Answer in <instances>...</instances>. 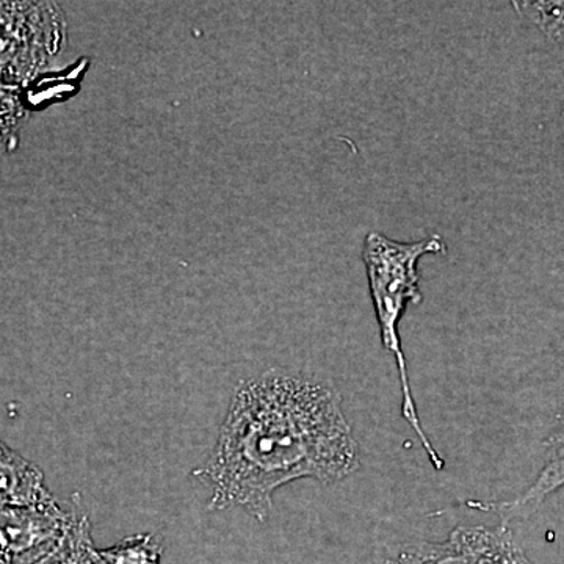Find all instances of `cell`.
<instances>
[{
    "mask_svg": "<svg viewBox=\"0 0 564 564\" xmlns=\"http://www.w3.org/2000/svg\"><path fill=\"white\" fill-rule=\"evenodd\" d=\"M0 564H11V563L7 562V560L3 558V556H0Z\"/></svg>",
    "mask_w": 564,
    "mask_h": 564,
    "instance_id": "obj_12",
    "label": "cell"
},
{
    "mask_svg": "<svg viewBox=\"0 0 564 564\" xmlns=\"http://www.w3.org/2000/svg\"><path fill=\"white\" fill-rule=\"evenodd\" d=\"M57 502L43 470L0 441V507H40Z\"/></svg>",
    "mask_w": 564,
    "mask_h": 564,
    "instance_id": "obj_7",
    "label": "cell"
},
{
    "mask_svg": "<svg viewBox=\"0 0 564 564\" xmlns=\"http://www.w3.org/2000/svg\"><path fill=\"white\" fill-rule=\"evenodd\" d=\"M99 564H162V545L152 533L132 534L98 549Z\"/></svg>",
    "mask_w": 564,
    "mask_h": 564,
    "instance_id": "obj_9",
    "label": "cell"
},
{
    "mask_svg": "<svg viewBox=\"0 0 564 564\" xmlns=\"http://www.w3.org/2000/svg\"><path fill=\"white\" fill-rule=\"evenodd\" d=\"M444 252H447V245L440 234H433L419 242L402 243L373 231L367 234L362 250L370 296H372L375 314L380 325L381 343L386 350L392 352L399 369L403 417L414 430L423 451L426 452L430 463L436 470H443L445 463L440 452L433 447L419 417L399 325L408 304H421L423 300L421 274L417 270L419 261L423 256L444 254Z\"/></svg>",
    "mask_w": 564,
    "mask_h": 564,
    "instance_id": "obj_2",
    "label": "cell"
},
{
    "mask_svg": "<svg viewBox=\"0 0 564 564\" xmlns=\"http://www.w3.org/2000/svg\"><path fill=\"white\" fill-rule=\"evenodd\" d=\"M516 11L564 46V2H514Z\"/></svg>",
    "mask_w": 564,
    "mask_h": 564,
    "instance_id": "obj_10",
    "label": "cell"
},
{
    "mask_svg": "<svg viewBox=\"0 0 564 564\" xmlns=\"http://www.w3.org/2000/svg\"><path fill=\"white\" fill-rule=\"evenodd\" d=\"M336 386L267 370L237 386L209 459L193 470L210 488L207 510L242 508L265 522L273 496L302 478L343 481L361 469L359 444Z\"/></svg>",
    "mask_w": 564,
    "mask_h": 564,
    "instance_id": "obj_1",
    "label": "cell"
},
{
    "mask_svg": "<svg viewBox=\"0 0 564 564\" xmlns=\"http://www.w3.org/2000/svg\"><path fill=\"white\" fill-rule=\"evenodd\" d=\"M69 510L61 503L0 507V556L11 564H35L65 536Z\"/></svg>",
    "mask_w": 564,
    "mask_h": 564,
    "instance_id": "obj_5",
    "label": "cell"
},
{
    "mask_svg": "<svg viewBox=\"0 0 564 564\" xmlns=\"http://www.w3.org/2000/svg\"><path fill=\"white\" fill-rule=\"evenodd\" d=\"M58 41L61 21L52 3H0V70L10 79L35 73Z\"/></svg>",
    "mask_w": 564,
    "mask_h": 564,
    "instance_id": "obj_3",
    "label": "cell"
},
{
    "mask_svg": "<svg viewBox=\"0 0 564 564\" xmlns=\"http://www.w3.org/2000/svg\"><path fill=\"white\" fill-rule=\"evenodd\" d=\"M386 564H533L507 524L458 525L440 543L403 545Z\"/></svg>",
    "mask_w": 564,
    "mask_h": 564,
    "instance_id": "obj_4",
    "label": "cell"
},
{
    "mask_svg": "<svg viewBox=\"0 0 564 564\" xmlns=\"http://www.w3.org/2000/svg\"><path fill=\"white\" fill-rule=\"evenodd\" d=\"M545 463L538 477L524 492L519 494L513 500L507 502H491L485 505L488 511H492L507 524L513 519L530 518L536 513L540 505L551 494L558 491L564 486V415L560 417L554 432L549 436Z\"/></svg>",
    "mask_w": 564,
    "mask_h": 564,
    "instance_id": "obj_6",
    "label": "cell"
},
{
    "mask_svg": "<svg viewBox=\"0 0 564 564\" xmlns=\"http://www.w3.org/2000/svg\"><path fill=\"white\" fill-rule=\"evenodd\" d=\"M35 564H99L98 547L93 543L90 518L73 497L69 507V524L61 544Z\"/></svg>",
    "mask_w": 564,
    "mask_h": 564,
    "instance_id": "obj_8",
    "label": "cell"
},
{
    "mask_svg": "<svg viewBox=\"0 0 564 564\" xmlns=\"http://www.w3.org/2000/svg\"><path fill=\"white\" fill-rule=\"evenodd\" d=\"M17 121V111H14L13 99L9 93L0 91V139L10 131L13 122Z\"/></svg>",
    "mask_w": 564,
    "mask_h": 564,
    "instance_id": "obj_11",
    "label": "cell"
}]
</instances>
